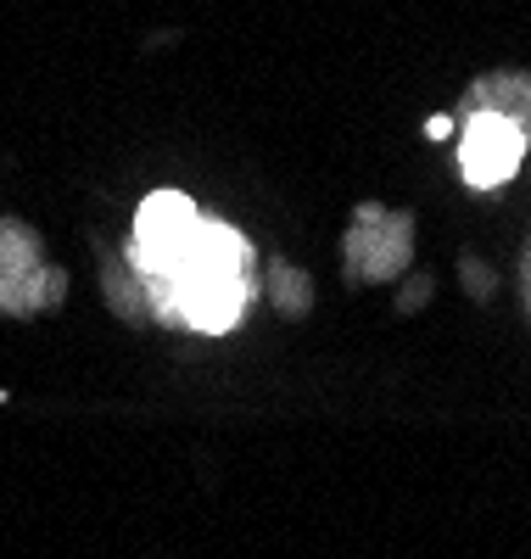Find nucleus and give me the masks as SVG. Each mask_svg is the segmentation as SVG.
I'll list each match as a JSON object with an SVG mask.
<instances>
[{"instance_id":"obj_1","label":"nucleus","mask_w":531,"mask_h":559,"mask_svg":"<svg viewBox=\"0 0 531 559\" xmlns=\"http://www.w3.org/2000/svg\"><path fill=\"white\" fill-rule=\"evenodd\" d=\"M152 292L163 302V319L190 324V331H229L247 302V241L229 224L202 218L190 229L185 252L174 258V269L163 280H152Z\"/></svg>"},{"instance_id":"obj_2","label":"nucleus","mask_w":531,"mask_h":559,"mask_svg":"<svg viewBox=\"0 0 531 559\" xmlns=\"http://www.w3.org/2000/svg\"><path fill=\"white\" fill-rule=\"evenodd\" d=\"M197 224H202V213H197L190 197H179V191L146 197V207H140V218H134V269L146 280H163L174 269V258L185 252Z\"/></svg>"},{"instance_id":"obj_3","label":"nucleus","mask_w":531,"mask_h":559,"mask_svg":"<svg viewBox=\"0 0 531 559\" xmlns=\"http://www.w3.org/2000/svg\"><path fill=\"white\" fill-rule=\"evenodd\" d=\"M62 274L39 263V247L23 224H0V308L12 313H39L57 308Z\"/></svg>"},{"instance_id":"obj_4","label":"nucleus","mask_w":531,"mask_h":559,"mask_svg":"<svg viewBox=\"0 0 531 559\" xmlns=\"http://www.w3.org/2000/svg\"><path fill=\"white\" fill-rule=\"evenodd\" d=\"M414 224L386 207H358L347 229V280H392L409 263Z\"/></svg>"},{"instance_id":"obj_5","label":"nucleus","mask_w":531,"mask_h":559,"mask_svg":"<svg viewBox=\"0 0 531 559\" xmlns=\"http://www.w3.org/2000/svg\"><path fill=\"white\" fill-rule=\"evenodd\" d=\"M520 157H526V134H520V129H515L504 112L481 107V112L470 118V129H464V146H459L464 179L487 191V185H504V179H515Z\"/></svg>"},{"instance_id":"obj_6","label":"nucleus","mask_w":531,"mask_h":559,"mask_svg":"<svg viewBox=\"0 0 531 559\" xmlns=\"http://www.w3.org/2000/svg\"><path fill=\"white\" fill-rule=\"evenodd\" d=\"M481 107L504 112V118L526 134V146H531V79H520V73H498V79H487V84H481Z\"/></svg>"},{"instance_id":"obj_7","label":"nucleus","mask_w":531,"mask_h":559,"mask_svg":"<svg viewBox=\"0 0 531 559\" xmlns=\"http://www.w3.org/2000/svg\"><path fill=\"white\" fill-rule=\"evenodd\" d=\"M274 286H280V308H285V313H303V308H308V286H303L297 269L280 263V269H274Z\"/></svg>"},{"instance_id":"obj_8","label":"nucleus","mask_w":531,"mask_h":559,"mask_svg":"<svg viewBox=\"0 0 531 559\" xmlns=\"http://www.w3.org/2000/svg\"><path fill=\"white\" fill-rule=\"evenodd\" d=\"M464 280H470V292H475V297H487V274H481L475 263H464Z\"/></svg>"},{"instance_id":"obj_9","label":"nucleus","mask_w":531,"mask_h":559,"mask_svg":"<svg viewBox=\"0 0 531 559\" xmlns=\"http://www.w3.org/2000/svg\"><path fill=\"white\" fill-rule=\"evenodd\" d=\"M425 292H430V286H425V280H414V286H409V302H403V308H409V313H414V308H420V302H425Z\"/></svg>"}]
</instances>
